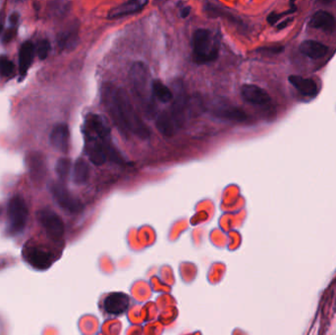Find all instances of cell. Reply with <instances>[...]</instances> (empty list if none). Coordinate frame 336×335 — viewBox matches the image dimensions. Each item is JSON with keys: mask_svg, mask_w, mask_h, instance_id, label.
Listing matches in <instances>:
<instances>
[{"mask_svg": "<svg viewBox=\"0 0 336 335\" xmlns=\"http://www.w3.org/2000/svg\"><path fill=\"white\" fill-rule=\"evenodd\" d=\"M104 96L106 97V102L110 103L107 107L118 124L142 140L150 138L151 131L134 107L125 89L119 88L114 90L110 97L106 93Z\"/></svg>", "mask_w": 336, "mask_h": 335, "instance_id": "obj_1", "label": "cell"}, {"mask_svg": "<svg viewBox=\"0 0 336 335\" xmlns=\"http://www.w3.org/2000/svg\"><path fill=\"white\" fill-rule=\"evenodd\" d=\"M130 82L135 95L140 100L143 107L150 111L153 106V82L149 66L142 61L134 63L129 73Z\"/></svg>", "mask_w": 336, "mask_h": 335, "instance_id": "obj_2", "label": "cell"}, {"mask_svg": "<svg viewBox=\"0 0 336 335\" xmlns=\"http://www.w3.org/2000/svg\"><path fill=\"white\" fill-rule=\"evenodd\" d=\"M193 60L199 65L208 64L217 59L219 43L212 30L199 29L193 33Z\"/></svg>", "mask_w": 336, "mask_h": 335, "instance_id": "obj_3", "label": "cell"}, {"mask_svg": "<svg viewBox=\"0 0 336 335\" xmlns=\"http://www.w3.org/2000/svg\"><path fill=\"white\" fill-rule=\"evenodd\" d=\"M28 207L21 197H13L8 205V224L12 234L21 233L27 224Z\"/></svg>", "mask_w": 336, "mask_h": 335, "instance_id": "obj_4", "label": "cell"}, {"mask_svg": "<svg viewBox=\"0 0 336 335\" xmlns=\"http://www.w3.org/2000/svg\"><path fill=\"white\" fill-rule=\"evenodd\" d=\"M50 192L57 205L64 211L70 213L82 212L84 206L81 200L75 198L62 183L53 182L50 185Z\"/></svg>", "mask_w": 336, "mask_h": 335, "instance_id": "obj_5", "label": "cell"}, {"mask_svg": "<svg viewBox=\"0 0 336 335\" xmlns=\"http://www.w3.org/2000/svg\"><path fill=\"white\" fill-rule=\"evenodd\" d=\"M131 304L130 297L122 292H112L106 296L104 300V311L107 316L118 318L127 313Z\"/></svg>", "mask_w": 336, "mask_h": 335, "instance_id": "obj_6", "label": "cell"}, {"mask_svg": "<svg viewBox=\"0 0 336 335\" xmlns=\"http://www.w3.org/2000/svg\"><path fill=\"white\" fill-rule=\"evenodd\" d=\"M38 219L48 235L55 240L60 239L64 234V223L61 217L49 209L38 212Z\"/></svg>", "mask_w": 336, "mask_h": 335, "instance_id": "obj_7", "label": "cell"}, {"mask_svg": "<svg viewBox=\"0 0 336 335\" xmlns=\"http://www.w3.org/2000/svg\"><path fill=\"white\" fill-rule=\"evenodd\" d=\"M241 96L246 103L253 106H266L272 103V97L259 86L247 84L241 88Z\"/></svg>", "mask_w": 336, "mask_h": 335, "instance_id": "obj_8", "label": "cell"}, {"mask_svg": "<svg viewBox=\"0 0 336 335\" xmlns=\"http://www.w3.org/2000/svg\"><path fill=\"white\" fill-rule=\"evenodd\" d=\"M50 145L61 152H67L69 149L70 132L66 124H57L53 127L49 136Z\"/></svg>", "mask_w": 336, "mask_h": 335, "instance_id": "obj_9", "label": "cell"}, {"mask_svg": "<svg viewBox=\"0 0 336 335\" xmlns=\"http://www.w3.org/2000/svg\"><path fill=\"white\" fill-rule=\"evenodd\" d=\"M106 150L104 140L87 137V154L94 165L100 166L106 163L107 159Z\"/></svg>", "mask_w": 336, "mask_h": 335, "instance_id": "obj_10", "label": "cell"}, {"mask_svg": "<svg viewBox=\"0 0 336 335\" xmlns=\"http://www.w3.org/2000/svg\"><path fill=\"white\" fill-rule=\"evenodd\" d=\"M25 257L29 263L38 270H46L52 262L51 255L46 250L37 247L28 248Z\"/></svg>", "mask_w": 336, "mask_h": 335, "instance_id": "obj_11", "label": "cell"}, {"mask_svg": "<svg viewBox=\"0 0 336 335\" xmlns=\"http://www.w3.org/2000/svg\"><path fill=\"white\" fill-rule=\"evenodd\" d=\"M147 1H140V0H131V1H126L121 3L118 6L113 7L108 13V19H117L126 17L131 14H135L141 11L146 5Z\"/></svg>", "mask_w": 336, "mask_h": 335, "instance_id": "obj_12", "label": "cell"}, {"mask_svg": "<svg viewBox=\"0 0 336 335\" xmlns=\"http://www.w3.org/2000/svg\"><path fill=\"white\" fill-rule=\"evenodd\" d=\"M213 114L218 119L231 121V122L241 123L249 119L248 114L244 110L235 107H223L215 108L214 109Z\"/></svg>", "mask_w": 336, "mask_h": 335, "instance_id": "obj_13", "label": "cell"}, {"mask_svg": "<svg viewBox=\"0 0 336 335\" xmlns=\"http://www.w3.org/2000/svg\"><path fill=\"white\" fill-rule=\"evenodd\" d=\"M310 26L315 29L332 32L336 28V19L331 13L320 10L312 16L310 20Z\"/></svg>", "mask_w": 336, "mask_h": 335, "instance_id": "obj_14", "label": "cell"}, {"mask_svg": "<svg viewBox=\"0 0 336 335\" xmlns=\"http://www.w3.org/2000/svg\"><path fill=\"white\" fill-rule=\"evenodd\" d=\"M36 50L35 46L30 41L25 42L19 51V73L21 77H24L28 72L30 66L32 63L33 57H35Z\"/></svg>", "mask_w": 336, "mask_h": 335, "instance_id": "obj_15", "label": "cell"}, {"mask_svg": "<svg viewBox=\"0 0 336 335\" xmlns=\"http://www.w3.org/2000/svg\"><path fill=\"white\" fill-rule=\"evenodd\" d=\"M288 80L297 91L305 96L313 97L318 92V86L312 79H305L301 76L291 75Z\"/></svg>", "mask_w": 336, "mask_h": 335, "instance_id": "obj_16", "label": "cell"}, {"mask_svg": "<svg viewBox=\"0 0 336 335\" xmlns=\"http://www.w3.org/2000/svg\"><path fill=\"white\" fill-rule=\"evenodd\" d=\"M155 126L160 134L165 137H172L178 128L170 112L168 111H162L158 114L155 120Z\"/></svg>", "mask_w": 336, "mask_h": 335, "instance_id": "obj_17", "label": "cell"}, {"mask_svg": "<svg viewBox=\"0 0 336 335\" xmlns=\"http://www.w3.org/2000/svg\"><path fill=\"white\" fill-rule=\"evenodd\" d=\"M300 51L312 59H320L326 55L328 47L321 43L308 40L301 44Z\"/></svg>", "mask_w": 336, "mask_h": 335, "instance_id": "obj_18", "label": "cell"}, {"mask_svg": "<svg viewBox=\"0 0 336 335\" xmlns=\"http://www.w3.org/2000/svg\"><path fill=\"white\" fill-rule=\"evenodd\" d=\"M90 178V167L88 162L79 158L76 160L73 167V181L77 185H84Z\"/></svg>", "mask_w": 336, "mask_h": 335, "instance_id": "obj_19", "label": "cell"}, {"mask_svg": "<svg viewBox=\"0 0 336 335\" xmlns=\"http://www.w3.org/2000/svg\"><path fill=\"white\" fill-rule=\"evenodd\" d=\"M153 96L162 104L170 103L174 96L172 91L157 79L153 82Z\"/></svg>", "mask_w": 336, "mask_h": 335, "instance_id": "obj_20", "label": "cell"}, {"mask_svg": "<svg viewBox=\"0 0 336 335\" xmlns=\"http://www.w3.org/2000/svg\"><path fill=\"white\" fill-rule=\"evenodd\" d=\"M78 42V29L73 26L67 30L63 31L58 40L59 46L63 49L73 48Z\"/></svg>", "mask_w": 336, "mask_h": 335, "instance_id": "obj_21", "label": "cell"}, {"mask_svg": "<svg viewBox=\"0 0 336 335\" xmlns=\"http://www.w3.org/2000/svg\"><path fill=\"white\" fill-rule=\"evenodd\" d=\"M56 173L61 181L68 178L71 170V160L67 157H61L56 162Z\"/></svg>", "mask_w": 336, "mask_h": 335, "instance_id": "obj_22", "label": "cell"}, {"mask_svg": "<svg viewBox=\"0 0 336 335\" xmlns=\"http://www.w3.org/2000/svg\"><path fill=\"white\" fill-rule=\"evenodd\" d=\"M14 63L5 55L0 56V77L8 78L14 74Z\"/></svg>", "mask_w": 336, "mask_h": 335, "instance_id": "obj_23", "label": "cell"}, {"mask_svg": "<svg viewBox=\"0 0 336 335\" xmlns=\"http://www.w3.org/2000/svg\"><path fill=\"white\" fill-rule=\"evenodd\" d=\"M35 50H36V53L38 54L39 58L41 60H45L47 56H48V53L50 51V44L47 40H41L37 46H35Z\"/></svg>", "mask_w": 336, "mask_h": 335, "instance_id": "obj_24", "label": "cell"}, {"mask_svg": "<svg viewBox=\"0 0 336 335\" xmlns=\"http://www.w3.org/2000/svg\"><path fill=\"white\" fill-rule=\"evenodd\" d=\"M283 50V46H268V47H261L259 49L260 52L268 53L271 52L272 54H278Z\"/></svg>", "mask_w": 336, "mask_h": 335, "instance_id": "obj_25", "label": "cell"}, {"mask_svg": "<svg viewBox=\"0 0 336 335\" xmlns=\"http://www.w3.org/2000/svg\"><path fill=\"white\" fill-rule=\"evenodd\" d=\"M15 35H16V31H15L14 29H9V30H7L5 31V33H4V36H3V43H4V44L10 43V42L13 40V38L15 37Z\"/></svg>", "mask_w": 336, "mask_h": 335, "instance_id": "obj_26", "label": "cell"}, {"mask_svg": "<svg viewBox=\"0 0 336 335\" xmlns=\"http://www.w3.org/2000/svg\"><path fill=\"white\" fill-rule=\"evenodd\" d=\"M281 18V15L280 14H276V13H272L270 14V16L267 17V21L270 24L272 25H275L278 22V20Z\"/></svg>", "mask_w": 336, "mask_h": 335, "instance_id": "obj_27", "label": "cell"}, {"mask_svg": "<svg viewBox=\"0 0 336 335\" xmlns=\"http://www.w3.org/2000/svg\"><path fill=\"white\" fill-rule=\"evenodd\" d=\"M18 21H19V13L14 12V13H12V14L9 16V23H10L12 26L17 25Z\"/></svg>", "mask_w": 336, "mask_h": 335, "instance_id": "obj_28", "label": "cell"}, {"mask_svg": "<svg viewBox=\"0 0 336 335\" xmlns=\"http://www.w3.org/2000/svg\"><path fill=\"white\" fill-rule=\"evenodd\" d=\"M190 12H191V8L190 7H183L181 9V12H180V15L182 18H187L189 15H190Z\"/></svg>", "mask_w": 336, "mask_h": 335, "instance_id": "obj_29", "label": "cell"}, {"mask_svg": "<svg viewBox=\"0 0 336 335\" xmlns=\"http://www.w3.org/2000/svg\"><path fill=\"white\" fill-rule=\"evenodd\" d=\"M291 21H292V19H290V18H289V19H287V20H285L284 22H282L281 24H279V25L277 26V29H278V30L284 29V28H285V27L288 25V23H291Z\"/></svg>", "mask_w": 336, "mask_h": 335, "instance_id": "obj_30", "label": "cell"}, {"mask_svg": "<svg viewBox=\"0 0 336 335\" xmlns=\"http://www.w3.org/2000/svg\"><path fill=\"white\" fill-rule=\"evenodd\" d=\"M2 30H3V25H2L1 23H0V33H1Z\"/></svg>", "mask_w": 336, "mask_h": 335, "instance_id": "obj_31", "label": "cell"}]
</instances>
